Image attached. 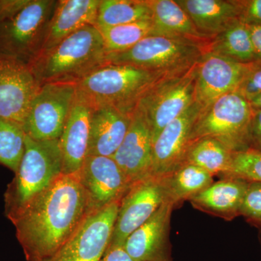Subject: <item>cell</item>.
Segmentation results:
<instances>
[{"instance_id":"cell-38","label":"cell","mask_w":261,"mask_h":261,"mask_svg":"<svg viewBox=\"0 0 261 261\" xmlns=\"http://www.w3.org/2000/svg\"><path fill=\"white\" fill-rule=\"evenodd\" d=\"M260 243H261V231H260Z\"/></svg>"},{"instance_id":"cell-26","label":"cell","mask_w":261,"mask_h":261,"mask_svg":"<svg viewBox=\"0 0 261 261\" xmlns=\"http://www.w3.org/2000/svg\"><path fill=\"white\" fill-rule=\"evenodd\" d=\"M232 155L233 152L219 141L202 138L191 142L185 162L199 166L212 176L222 178L229 171Z\"/></svg>"},{"instance_id":"cell-30","label":"cell","mask_w":261,"mask_h":261,"mask_svg":"<svg viewBox=\"0 0 261 261\" xmlns=\"http://www.w3.org/2000/svg\"><path fill=\"white\" fill-rule=\"evenodd\" d=\"M224 177L261 182V152L251 149L233 152L231 168Z\"/></svg>"},{"instance_id":"cell-37","label":"cell","mask_w":261,"mask_h":261,"mask_svg":"<svg viewBox=\"0 0 261 261\" xmlns=\"http://www.w3.org/2000/svg\"><path fill=\"white\" fill-rule=\"evenodd\" d=\"M249 102L252 110H261V94Z\"/></svg>"},{"instance_id":"cell-5","label":"cell","mask_w":261,"mask_h":261,"mask_svg":"<svg viewBox=\"0 0 261 261\" xmlns=\"http://www.w3.org/2000/svg\"><path fill=\"white\" fill-rule=\"evenodd\" d=\"M252 109L238 92L225 94L202 108L192 130L191 142L202 138L219 141L231 152L249 149Z\"/></svg>"},{"instance_id":"cell-11","label":"cell","mask_w":261,"mask_h":261,"mask_svg":"<svg viewBox=\"0 0 261 261\" xmlns=\"http://www.w3.org/2000/svg\"><path fill=\"white\" fill-rule=\"evenodd\" d=\"M120 202L89 214L58 251L41 261H100L111 241Z\"/></svg>"},{"instance_id":"cell-18","label":"cell","mask_w":261,"mask_h":261,"mask_svg":"<svg viewBox=\"0 0 261 261\" xmlns=\"http://www.w3.org/2000/svg\"><path fill=\"white\" fill-rule=\"evenodd\" d=\"M92 106L77 89L74 102L59 139L63 174L78 173L88 154Z\"/></svg>"},{"instance_id":"cell-17","label":"cell","mask_w":261,"mask_h":261,"mask_svg":"<svg viewBox=\"0 0 261 261\" xmlns=\"http://www.w3.org/2000/svg\"><path fill=\"white\" fill-rule=\"evenodd\" d=\"M152 148V130L148 121L136 108L129 128L113 156L132 185L150 176Z\"/></svg>"},{"instance_id":"cell-27","label":"cell","mask_w":261,"mask_h":261,"mask_svg":"<svg viewBox=\"0 0 261 261\" xmlns=\"http://www.w3.org/2000/svg\"><path fill=\"white\" fill-rule=\"evenodd\" d=\"M151 18L147 0H100L94 27L108 28Z\"/></svg>"},{"instance_id":"cell-32","label":"cell","mask_w":261,"mask_h":261,"mask_svg":"<svg viewBox=\"0 0 261 261\" xmlns=\"http://www.w3.org/2000/svg\"><path fill=\"white\" fill-rule=\"evenodd\" d=\"M237 92L250 102L261 94V61L250 63L246 75Z\"/></svg>"},{"instance_id":"cell-31","label":"cell","mask_w":261,"mask_h":261,"mask_svg":"<svg viewBox=\"0 0 261 261\" xmlns=\"http://www.w3.org/2000/svg\"><path fill=\"white\" fill-rule=\"evenodd\" d=\"M240 215L261 231V182L249 181Z\"/></svg>"},{"instance_id":"cell-25","label":"cell","mask_w":261,"mask_h":261,"mask_svg":"<svg viewBox=\"0 0 261 261\" xmlns=\"http://www.w3.org/2000/svg\"><path fill=\"white\" fill-rule=\"evenodd\" d=\"M207 51L238 63L255 62L248 27L240 20L214 37L209 44Z\"/></svg>"},{"instance_id":"cell-4","label":"cell","mask_w":261,"mask_h":261,"mask_svg":"<svg viewBox=\"0 0 261 261\" xmlns=\"http://www.w3.org/2000/svg\"><path fill=\"white\" fill-rule=\"evenodd\" d=\"M130 65L106 63L76 84L94 106L108 105L133 113L141 98L164 75Z\"/></svg>"},{"instance_id":"cell-24","label":"cell","mask_w":261,"mask_h":261,"mask_svg":"<svg viewBox=\"0 0 261 261\" xmlns=\"http://www.w3.org/2000/svg\"><path fill=\"white\" fill-rule=\"evenodd\" d=\"M167 202L174 208L185 201L200 194L214 183V176L205 170L185 162L174 171L165 176Z\"/></svg>"},{"instance_id":"cell-20","label":"cell","mask_w":261,"mask_h":261,"mask_svg":"<svg viewBox=\"0 0 261 261\" xmlns=\"http://www.w3.org/2000/svg\"><path fill=\"white\" fill-rule=\"evenodd\" d=\"M99 2L100 0L57 1L41 53L54 47L83 27L95 25Z\"/></svg>"},{"instance_id":"cell-21","label":"cell","mask_w":261,"mask_h":261,"mask_svg":"<svg viewBox=\"0 0 261 261\" xmlns=\"http://www.w3.org/2000/svg\"><path fill=\"white\" fill-rule=\"evenodd\" d=\"M249 181L235 177L221 178L189 202L195 208L226 221L240 216V207Z\"/></svg>"},{"instance_id":"cell-35","label":"cell","mask_w":261,"mask_h":261,"mask_svg":"<svg viewBox=\"0 0 261 261\" xmlns=\"http://www.w3.org/2000/svg\"><path fill=\"white\" fill-rule=\"evenodd\" d=\"M100 261H136L127 253L123 246L108 247Z\"/></svg>"},{"instance_id":"cell-34","label":"cell","mask_w":261,"mask_h":261,"mask_svg":"<svg viewBox=\"0 0 261 261\" xmlns=\"http://www.w3.org/2000/svg\"><path fill=\"white\" fill-rule=\"evenodd\" d=\"M249 149L261 152V110H252L249 127Z\"/></svg>"},{"instance_id":"cell-8","label":"cell","mask_w":261,"mask_h":261,"mask_svg":"<svg viewBox=\"0 0 261 261\" xmlns=\"http://www.w3.org/2000/svg\"><path fill=\"white\" fill-rule=\"evenodd\" d=\"M197 63L160 79L137 104L148 121L153 142L168 123L195 102Z\"/></svg>"},{"instance_id":"cell-13","label":"cell","mask_w":261,"mask_h":261,"mask_svg":"<svg viewBox=\"0 0 261 261\" xmlns=\"http://www.w3.org/2000/svg\"><path fill=\"white\" fill-rule=\"evenodd\" d=\"M76 175L92 212L121 201L132 185L113 157L87 155Z\"/></svg>"},{"instance_id":"cell-12","label":"cell","mask_w":261,"mask_h":261,"mask_svg":"<svg viewBox=\"0 0 261 261\" xmlns=\"http://www.w3.org/2000/svg\"><path fill=\"white\" fill-rule=\"evenodd\" d=\"M40 87L28 63L0 55V117L23 126Z\"/></svg>"},{"instance_id":"cell-14","label":"cell","mask_w":261,"mask_h":261,"mask_svg":"<svg viewBox=\"0 0 261 261\" xmlns=\"http://www.w3.org/2000/svg\"><path fill=\"white\" fill-rule=\"evenodd\" d=\"M202 108L195 101L158 136L153 142L151 175L167 176L185 162L192 128Z\"/></svg>"},{"instance_id":"cell-10","label":"cell","mask_w":261,"mask_h":261,"mask_svg":"<svg viewBox=\"0 0 261 261\" xmlns=\"http://www.w3.org/2000/svg\"><path fill=\"white\" fill-rule=\"evenodd\" d=\"M167 202L165 176H150L135 182L120 202L109 247L123 246L128 236Z\"/></svg>"},{"instance_id":"cell-9","label":"cell","mask_w":261,"mask_h":261,"mask_svg":"<svg viewBox=\"0 0 261 261\" xmlns=\"http://www.w3.org/2000/svg\"><path fill=\"white\" fill-rule=\"evenodd\" d=\"M76 92L75 83L42 84L24 122L25 135L37 141L59 140Z\"/></svg>"},{"instance_id":"cell-28","label":"cell","mask_w":261,"mask_h":261,"mask_svg":"<svg viewBox=\"0 0 261 261\" xmlns=\"http://www.w3.org/2000/svg\"><path fill=\"white\" fill-rule=\"evenodd\" d=\"M97 29L102 35L108 55L126 51L145 37L150 36L152 22L145 20L108 28Z\"/></svg>"},{"instance_id":"cell-22","label":"cell","mask_w":261,"mask_h":261,"mask_svg":"<svg viewBox=\"0 0 261 261\" xmlns=\"http://www.w3.org/2000/svg\"><path fill=\"white\" fill-rule=\"evenodd\" d=\"M202 35L213 39L240 20L238 0H176Z\"/></svg>"},{"instance_id":"cell-23","label":"cell","mask_w":261,"mask_h":261,"mask_svg":"<svg viewBox=\"0 0 261 261\" xmlns=\"http://www.w3.org/2000/svg\"><path fill=\"white\" fill-rule=\"evenodd\" d=\"M152 10L150 36L182 39L208 47L212 39L196 29L191 18L176 0H147Z\"/></svg>"},{"instance_id":"cell-7","label":"cell","mask_w":261,"mask_h":261,"mask_svg":"<svg viewBox=\"0 0 261 261\" xmlns=\"http://www.w3.org/2000/svg\"><path fill=\"white\" fill-rule=\"evenodd\" d=\"M55 0H28L14 14L0 21V55L29 64L42 49Z\"/></svg>"},{"instance_id":"cell-2","label":"cell","mask_w":261,"mask_h":261,"mask_svg":"<svg viewBox=\"0 0 261 261\" xmlns=\"http://www.w3.org/2000/svg\"><path fill=\"white\" fill-rule=\"evenodd\" d=\"M102 35L93 25L71 34L54 47L42 51L29 65L41 86L47 83H78L107 63Z\"/></svg>"},{"instance_id":"cell-16","label":"cell","mask_w":261,"mask_h":261,"mask_svg":"<svg viewBox=\"0 0 261 261\" xmlns=\"http://www.w3.org/2000/svg\"><path fill=\"white\" fill-rule=\"evenodd\" d=\"M174 207L165 202L147 221L130 233L123 248L136 261H173L170 242Z\"/></svg>"},{"instance_id":"cell-19","label":"cell","mask_w":261,"mask_h":261,"mask_svg":"<svg viewBox=\"0 0 261 261\" xmlns=\"http://www.w3.org/2000/svg\"><path fill=\"white\" fill-rule=\"evenodd\" d=\"M92 106L87 155L113 157L129 128L133 113L108 105Z\"/></svg>"},{"instance_id":"cell-6","label":"cell","mask_w":261,"mask_h":261,"mask_svg":"<svg viewBox=\"0 0 261 261\" xmlns=\"http://www.w3.org/2000/svg\"><path fill=\"white\" fill-rule=\"evenodd\" d=\"M207 47L161 36H148L130 49L107 56V63L130 65L163 74L188 69L200 61Z\"/></svg>"},{"instance_id":"cell-1","label":"cell","mask_w":261,"mask_h":261,"mask_svg":"<svg viewBox=\"0 0 261 261\" xmlns=\"http://www.w3.org/2000/svg\"><path fill=\"white\" fill-rule=\"evenodd\" d=\"M76 173H62L12 221L27 261L50 257L92 214Z\"/></svg>"},{"instance_id":"cell-3","label":"cell","mask_w":261,"mask_h":261,"mask_svg":"<svg viewBox=\"0 0 261 261\" xmlns=\"http://www.w3.org/2000/svg\"><path fill=\"white\" fill-rule=\"evenodd\" d=\"M14 178L5 194L10 220L63 173L59 140L37 141L25 135V149Z\"/></svg>"},{"instance_id":"cell-33","label":"cell","mask_w":261,"mask_h":261,"mask_svg":"<svg viewBox=\"0 0 261 261\" xmlns=\"http://www.w3.org/2000/svg\"><path fill=\"white\" fill-rule=\"evenodd\" d=\"M240 20L246 25H261V0H238Z\"/></svg>"},{"instance_id":"cell-29","label":"cell","mask_w":261,"mask_h":261,"mask_svg":"<svg viewBox=\"0 0 261 261\" xmlns=\"http://www.w3.org/2000/svg\"><path fill=\"white\" fill-rule=\"evenodd\" d=\"M25 139L21 125L0 117V164L14 173L23 154Z\"/></svg>"},{"instance_id":"cell-36","label":"cell","mask_w":261,"mask_h":261,"mask_svg":"<svg viewBox=\"0 0 261 261\" xmlns=\"http://www.w3.org/2000/svg\"><path fill=\"white\" fill-rule=\"evenodd\" d=\"M247 25L251 37L255 61H261V25Z\"/></svg>"},{"instance_id":"cell-15","label":"cell","mask_w":261,"mask_h":261,"mask_svg":"<svg viewBox=\"0 0 261 261\" xmlns=\"http://www.w3.org/2000/svg\"><path fill=\"white\" fill-rule=\"evenodd\" d=\"M250 63H241L206 51L197 63L195 100L202 107L237 92Z\"/></svg>"}]
</instances>
